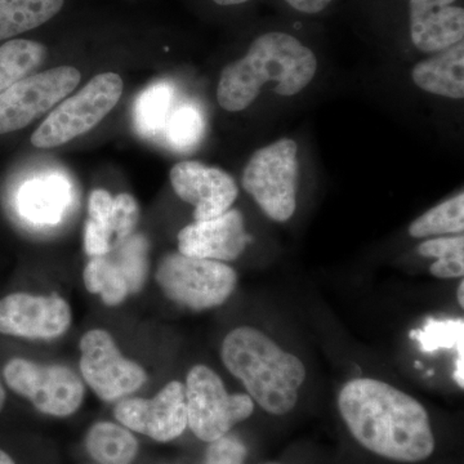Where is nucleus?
<instances>
[{"mask_svg":"<svg viewBox=\"0 0 464 464\" xmlns=\"http://www.w3.org/2000/svg\"><path fill=\"white\" fill-rule=\"evenodd\" d=\"M338 408L353 438L377 456L417 463L435 450L424 406L391 384L372 378L350 381L341 391Z\"/></svg>","mask_w":464,"mask_h":464,"instance_id":"obj_1","label":"nucleus"},{"mask_svg":"<svg viewBox=\"0 0 464 464\" xmlns=\"http://www.w3.org/2000/svg\"><path fill=\"white\" fill-rule=\"evenodd\" d=\"M314 52L295 36L283 32L262 34L250 44L246 56L222 70L217 100L226 111L249 108L267 83L280 96L304 91L316 74Z\"/></svg>","mask_w":464,"mask_h":464,"instance_id":"obj_2","label":"nucleus"},{"mask_svg":"<svg viewBox=\"0 0 464 464\" xmlns=\"http://www.w3.org/2000/svg\"><path fill=\"white\" fill-rule=\"evenodd\" d=\"M221 357L226 369L267 413L284 415L297 404L306 378L304 365L258 329L240 326L228 333Z\"/></svg>","mask_w":464,"mask_h":464,"instance_id":"obj_3","label":"nucleus"},{"mask_svg":"<svg viewBox=\"0 0 464 464\" xmlns=\"http://www.w3.org/2000/svg\"><path fill=\"white\" fill-rule=\"evenodd\" d=\"M155 279L169 301L195 311L221 306L237 284V273L225 262L179 252L168 253L160 259Z\"/></svg>","mask_w":464,"mask_h":464,"instance_id":"obj_4","label":"nucleus"},{"mask_svg":"<svg viewBox=\"0 0 464 464\" xmlns=\"http://www.w3.org/2000/svg\"><path fill=\"white\" fill-rule=\"evenodd\" d=\"M123 90V79L116 72L93 76L78 93L58 103L36 128L34 148H57L90 132L118 105Z\"/></svg>","mask_w":464,"mask_h":464,"instance_id":"obj_5","label":"nucleus"},{"mask_svg":"<svg viewBox=\"0 0 464 464\" xmlns=\"http://www.w3.org/2000/svg\"><path fill=\"white\" fill-rule=\"evenodd\" d=\"M297 151L293 140H279L257 150L244 168V190L276 222L288 221L297 207Z\"/></svg>","mask_w":464,"mask_h":464,"instance_id":"obj_6","label":"nucleus"},{"mask_svg":"<svg viewBox=\"0 0 464 464\" xmlns=\"http://www.w3.org/2000/svg\"><path fill=\"white\" fill-rule=\"evenodd\" d=\"M188 426L201 441L224 438L235 424L248 420L255 411L246 393L230 395L224 381L207 365H195L186 377Z\"/></svg>","mask_w":464,"mask_h":464,"instance_id":"obj_7","label":"nucleus"},{"mask_svg":"<svg viewBox=\"0 0 464 464\" xmlns=\"http://www.w3.org/2000/svg\"><path fill=\"white\" fill-rule=\"evenodd\" d=\"M3 377L14 393L51 417H70L84 401V382L66 365L39 364L16 357L5 364Z\"/></svg>","mask_w":464,"mask_h":464,"instance_id":"obj_8","label":"nucleus"},{"mask_svg":"<svg viewBox=\"0 0 464 464\" xmlns=\"http://www.w3.org/2000/svg\"><path fill=\"white\" fill-rule=\"evenodd\" d=\"M82 380L97 398L118 402L142 389L149 380L145 369L121 353L114 337L105 329H92L79 343Z\"/></svg>","mask_w":464,"mask_h":464,"instance_id":"obj_9","label":"nucleus"},{"mask_svg":"<svg viewBox=\"0 0 464 464\" xmlns=\"http://www.w3.org/2000/svg\"><path fill=\"white\" fill-rule=\"evenodd\" d=\"M82 74L72 66L36 72L0 93V134L16 132L65 100Z\"/></svg>","mask_w":464,"mask_h":464,"instance_id":"obj_10","label":"nucleus"},{"mask_svg":"<svg viewBox=\"0 0 464 464\" xmlns=\"http://www.w3.org/2000/svg\"><path fill=\"white\" fill-rule=\"evenodd\" d=\"M149 275V241L132 235L109 255L91 257L83 270L85 289L106 306L123 304L145 285Z\"/></svg>","mask_w":464,"mask_h":464,"instance_id":"obj_11","label":"nucleus"},{"mask_svg":"<svg viewBox=\"0 0 464 464\" xmlns=\"http://www.w3.org/2000/svg\"><path fill=\"white\" fill-rule=\"evenodd\" d=\"M72 310L57 293L48 295L17 292L0 299V334L51 341L69 331Z\"/></svg>","mask_w":464,"mask_h":464,"instance_id":"obj_12","label":"nucleus"},{"mask_svg":"<svg viewBox=\"0 0 464 464\" xmlns=\"http://www.w3.org/2000/svg\"><path fill=\"white\" fill-rule=\"evenodd\" d=\"M114 417L130 431L158 442L179 438L188 429L185 384L167 383L154 398H124L116 402Z\"/></svg>","mask_w":464,"mask_h":464,"instance_id":"obj_13","label":"nucleus"},{"mask_svg":"<svg viewBox=\"0 0 464 464\" xmlns=\"http://www.w3.org/2000/svg\"><path fill=\"white\" fill-rule=\"evenodd\" d=\"M139 219V203L132 195L112 197L103 188L92 191L84 226L85 253L90 258L109 255L132 237Z\"/></svg>","mask_w":464,"mask_h":464,"instance_id":"obj_14","label":"nucleus"},{"mask_svg":"<svg viewBox=\"0 0 464 464\" xmlns=\"http://www.w3.org/2000/svg\"><path fill=\"white\" fill-rule=\"evenodd\" d=\"M170 183L179 199L195 207V221H207L231 209L239 195L230 174L199 161H182L170 169Z\"/></svg>","mask_w":464,"mask_h":464,"instance_id":"obj_15","label":"nucleus"},{"mask_svg":"<svg viewBox=\"0 0 464 464\" xmlns=\"http://www.w3.org/2000/svg\"><path fill=\"white\" fill-rule=\"evenodd\" d=\"M250 241L243 215L237 209H228L216 218L183 227L179 234V252L190 257L230 262L243 255Z\"/></svg>","mask_w":464,"mask_h":464,"instance_id":"obj_16","label":"nucleus"},{"mask_svg":"<svg viewBox=\"0 0 464 464\" xmlns=\"http://www.w3.org/2000/svg\"><path fill=\"white\" fill-rule=\"evenodd\" d=\"M457 0H409L411 42L423 53H438L464 38V9Z\"/></svg>","mask_w":464,"mask_h":464,"instance_id":"obj_17","label":"nucleus"},{"mask_svg":"<svg viewBox=\"0 0 464 464\" xmlns=\"http://www.w3.org/2000/svg\"><path fill=\"white\" fill-rule=\"evenodd\" d=\"M414 83L420 90L462 100L464 97V42L457 43L414 66Z\"/></svg>","mask_w":464,"mask_h":464,"instance_id":"obj_18","label":"nucleus"},{"mask_svg":"<svg viewBox=\"0 0 464 464\" xmlns=\"http://www.w3.org/2000/svg\"><path fill=\"white\" fill-rule=\"evenodd\" d=\"M85 450L97 464H132L139 454V441L121 423L97 422L88 430Z\"/></svg>","mask_w":464,"mask_h":464,"instance_id":"obj_19","label":"nucleus"},{"mask_svg":"<svg viewBox=\"0 0 464 464\" xmlns=\"http://www.w3.org/2000/svg\"><path fill=\"white\" fill-rule=\"evenodd\" d=\"M63 5L65 0H0V41L44 25Z\"/></svg>","mask_w":464,"mask_h":464,"instance_id":"obj_20","label":"nucleus"},{"mask_svg":"<svg viewBox=\"0 0 464 464\" xmlns=\"http://www.w3.org/2000/svg\"><path fill=\"white\" fill-rule=\"evenodd\" d=\"M66 199V188L60 179L32 181L21 188L18 210L35 224H54L65 209Z\"/></svg>","mask_w":464,"mask_h":464,"instance_id":"obj_21","label":"nucleus"},{"mask_svg":"<svg viewBox=\"0 0 464 464\" xmlns=\"http://www.w3.org/2000/svg\"><path fill=\"white\" fill-rule=\"evenodd\" d=\"M48 48L29 39H9L0 45V93L33 75L47 60Z\"/></svg>","mask_w":464,"mask_h":464,"instance_id":"obj_22","label":"nucleus"},{"mask_svg":"<svg viewBox=\"0 0 464 464\" xmlns=\"http://www.w3.org/2000/svg\"><path fill=\"white\" fill-rule=\"evenodd\" d=\"M464 230V194L456 195L418 217L409 227L413 237L460 234Z\"/></svg>","mask_w":464,"mask_h":464,"instance_id":"obj_23","label":"nucleus"},{"mask_svg":"<svg viewBox=\"0 0 464 464\" xmlns=\"http://www.w3.org/2000/svg\"><path fill=\"white\" fill-rule=\"evenodd\" d=\"M418 253L423 257L436 258L431 265V274L440 279L462 277L464 274V237H436L423 241L418 246Z\"/></svg>","mask_w":464,"mask_h":464,"instance_id":"obj_24","label":"nucleus"},{"mask_svg":"<svg viewBox=\"0 0 464 464\" xmlns=\"http://www.w3.org/2000/svg\"><path fill=\"white\" fill-rule=\"evenodd\" d=\"M173 90L169 84L157 83L143 92L136 103V124L145 134L163 130L169 119Z\"/></svg>","mask_w":464,"mask_h":464,"instance_id":"obj_25","label":"nucleus"},{"mask_svg":"<svg viewBox=\"0 0 464 464\" xmlns=\"http://www.w3.org/2000/svg\"><path fill=\"white\" fill-rule=\"evenodd\" d=\"M409 337L417 341L420 351L433 353L439 350H453L464 342L463 319H427L422 329H414Z\"/></svg>","mask_w":464,"mask_h":464,"instance_id":"obj_26","label":"nucleus"},{"mask_svg":"<svg viewBox=\"0 0 464 464\" xmlns=\"http://www.w3.org/2000/svg\"><path fill=\"white\" fill-rule=\"evenodd\" d=\"M204 130V119L194 105L177 109L167 121V139L177 150H190L199 143Z\"/></svg>","mask_w":464,"mask_h":464,"instance_id":"obj_27","label":"nucleus"},{"mask_svg":"<svg viewBox=\"0 0 464 464\" xmlns=\"http://www.w3.org/2000/svg\"><path fill=\"white\" fill-rule=\"evenodd\" d=\"M246 448L237 438L226 435L209 442L203 464H244Z\"/></svg>","mask_w":464,"mask_h":464,"instance_id":"obj_28","label":"nucleus"},{"mask_svg":"<svg viewBox=\"0 0 464 464\" xmlns=\"http://www.w3.org/2000/svg\"><path fill=\"white\" fill-rule=\"evenodd\" d=\"M285 2L301 14H316L328 8L334 0H285Z\"/></svg>","mask_w":464,"mask_h":464,"instance_id":"obj_29","label":"nucleus"},{"mask_svg":"<svg viewBox=\"0 0 464 464\" xmlns=\"http://www.w3.org/2000/svg\"><path fill=\"white\" fill-rule=\"evenodd\" d=\"M454 381L460 389L464 387V342H460L457 347L456 364H454Z\"/></svg>","mask_w":464,"mask_h":464,"instance_id":"obj_30","label":"nucleus"},{"mask_svg":"<svg viewBox=\"0 0 464 464\" xmlns=\"http://www.w3.org/2000/svg\"><path fill=\"white\" fill-rule=\"evenodd\" d=\"M216 5H222V7H231V5H244L249 0H213Z\"/></svg>","mask_w":464,"mask_h":464,"instance_id":"obj_31","label":"nucleus"},{"mask_svg":"<svg viewBox=\"0 0 464 464\" xmlns=\"http://www.w3.org/2000/svg\"><path fill=\"white\" fill-rule=\"evenodd\" d=\"M458 302H459L460 307H464V282H460L459 286H458Z\"/></svg>","mask_w":464,"mask_h":464,"instance_id":"obj_32","label":"nucleus"},{"mask_svg":"<svg viewBox=\"0 0 464 464\" xmlns=\"http://www.w3.org/2000/svg\"><path fill=\"white\" fill-rule=\"evenodd\" d=\"M0 464H16L5 451L0 450Z\"/></svg>","mask_w":464,"mask_h":464,"instance_id":"obj_33","label":"nucleus"},{"mask_svg":"<svg viewBox=\"0 0 464 464\" xmlns=\"http://www.w3.org/2000/svg\"><path fill=\"white\" fill-rule=\"evenodd\" d=\"M5 399H7V395H5V387H3L2 381H0V411L5 408Z\"/></svg>","mask_w":464,"mask_h":464,"instance_id":"obj_34","label":"nucleus"}]
</instances>
